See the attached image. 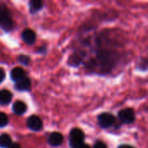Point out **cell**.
<instances>
[{
  "label": "cell",
  "mask_w": 148,
  "mask_h": 148,
  "mask_svg": "<svg viewBox=\"0 0 148 148\" xmlns=\"http://www.w3.org/2000/svg\"><path fill=\"white\" fill-rule=\"evenodd\" d=\"M121 54L114 49H99L95 57L91 58L87 63V69L93 74L108 75L121 62Z\"/></svg>",
  "instance_id": "obj_1"
},
{
  "label": "cell",
  "mask_w": 148,
  "mask_h": 148,
  "mask_svg": "<svg viewBox=\"0 0 148 148\" xmlns=\"http://www.w3.org/2000/svg\"><path fill=\"white\" fill-rule=\"evenodd\" d=\"M85 134L80 128H73L69 134V145L71 148H78L84 144Z\"/></svg>",
  "instance_id": "obj_2"
},
{
  "label": "cell",
  "mask_w": 148,
  "mask_h": 148,
  "mask_svg": "<svg viewBox=\"0 0 148 148\" xmlns=\"http://www.w3.org/2000/svg\"><path fill=\"white\" fill-rule=\"evenodd\" d=\"M12 26L13 21L8 8L3 4H0V27L4 30H10Z\"/></svg>",
  "instance_id": "obj_3"
},
{
  "label": "cell",
  "mask_w": 148,
  "mask_h": 148,
  "mask_svg": "<svg viewBox=\"0 0 148 148\" xmlns=\"http://www.w3.org/2000/svg\"><path fill=\"white\" fill-rule=\"evenodd\" d=\"M97 120H98L99 127L103 129L112 127L116 122V117L111 113H107V112L100 114L98 115Z\"/></svg>",
  "instance_id": "obj_4"
},
{
  "label": "cell",
  "mask_w": 148,
  "mask_h": 148,
  "mask_svg": "<svg viewBox=\"0 0 148 148\" xmlns=\"http://www.w3.org/2000/svg\"><path fill=\"white\" fill-rule=\"evenodd\" d=\"M118 119L123 124H132L135 121L136 119L135 112L133 108H123L118 112Z\"/></svg>",
  "instance_id": "obj_5"
},
{
  "label": "cell",
  "mask_w": 148,
  "mask_h": 148,
  "mask_svg": "<svg viewBox=\"0 0 148 148\" xmlns=\"http://www.w3.org/2000/svg\"><path fill=\"white\" fill-rule=\"evenodd\" d=\"M27 126L32 131H39L42 127V121L39 117L36 115H32L28 119Z\"/></svg>",
  "instance_id": "obj_6"
},
{
  "label": "cell",
  "mask_w": 148,
  "mask_h": 148,
  "mask_svg": "<svg viewBox=\"0 0 148 148\" xmlns=\"http://www.w3.org/2000/svg\"><path fill=\"white\" fill-rule=\"evenodd\" d=\"M85 57V53L84 52H77L75 54H73L68 61L69 65L72 67H78L82 62Z\"/></svg>",
  "instance_id": "obj_7"
},
{
  "label": "cell",
  "mask_w": 148,
  "mask_h": 148,
  "mask_svg": "<svg viewBox=\"0 0 148 148\" xmlns=\"http://www.w3.org/2000/svg\"><path fill=\"white\" fill-rule=\"evenodd\" d=\"M62 142H63V136L58 132L52 133L49 137V143L52 147H59L62 144Z\"/></svg>",
  "instance_id": "obj_8"
},
{
  "label": "cell",
  "mask_w": 148,
  "mask_h": 148,
  "mask_svg": "<svg viewBox=\"0 0 148 148\" xmlns=\"http://www.w3.org/2000/svg\"><path fill=\"white\" fill-rule=\"evenodd\" d=\"M22 38L23 40L28 43V44H32L34 43V42L36 41V34L33 30L27 29L23 31L22 33Z\"/></svg>",
  "instance_id": "obj_9"
},
{
  "label": "cell",
  "mask_w": 148,
  "mask_h": 148,
  "mask_svg": "<svg viewBox=\"0 0 148 148\" xmlns=\"http://www.w3.org/2000/svg\"><path fill=\"white\" fill-rule=\"evenodd\" d=\"M30 84H31L30 80L28 77H24V78L21 79L20 81L16 82L15 88L18 91H24V90H27L29 88Z\"/></svg>",
  "instance_id": "obj_10"
},
{
  "label": "cell",
  "mask_w": 148,
  "mask_h": 148,
  "mask_svg": "<svg viewBox=\"0 0 148 148\" xmlns=\"http://www.w3.org/2000/svg\"><path fill=\"white\" fill-rule=\"evenodd\" d=\"M10 77L13 81H20L21 79L24 78L25 77V72L24 70L20 68V67H16L14 68L11 72H10Z\"/></svg>",
  "instance_id": "obj_11"
},
{
  "label": "cell",
  "mask_w": 148,
  "mask_h": 148,
  "mask_svg": "<svg viewBox=\"0 0 148 148\" xmlns=\"http://www.w3.org/2000/svg\"><path fill=\"white\" fill-rule=\"evenodd\" d=\"M12 95L10 91L8 90H2L0 91V104L2 105H6L9 104L11 101Z\"/></svg>",
  "instance_id": "obj_12"
},
{
  "label": "cell",
  "mask_w": 148,
  "mask_h": 148,
  "mask_svg": "<svg viewBox=\"0 0 148 148\" xmlns=\"http://www.w3.org/2000/svg\"><path fill=\"white\" fill-rule=\"evenodd\" d=\"M26 105L23 101H16L13 105V111L16 114H23L26 111Z\"/></svg>",
  "instance_id": "obj_13"
},
{
  "label": "cell",
  "mask_w": 148,
  "mask_h": 148,
  "mask_svg": "<svg viewBox=\"0 0 148 148\" xmlns=\"http://www.w3.org/2000/svg\"><path fill=\"white\" fill-rule=\"evenodd\" d=\"M136 69L140 71H147L148 70V57H142L137 62Z\"/></svg>",
  "instance_id": "obj_14"
},
{
  "label": "cell",
  "mask_w": 148,
  "mask_h": 148,
  "mask_svg": "<svg viewBox=\"0 0 148 148\" xmlns=\"http://www.w3.org/2000/svg\"><path fill=\"white\" fill-rule=\"evenodd\" d=\"M10 144H11V140L8 134H3L0 135V147L8 148Z\"/></svg>",
  "instance_id": "obj_15"
},
{
  "label": "cell",
  "mask_w": 148,
  "mask_h": 148,
  "mask_svg": "<svg viewBox=\"0 0 148 148\" xmlns=\"http://www.w3.org/2000/svg\"><path fill=\"white\" fill-rule=\"evenodd\" d=\"M29 6L31 11H38L42 7V2L41 0H31L29 2Z\"/></svg>",
  "instance_id": "obj_16"
},
{
  "label": "cell",
  "mask_w": 148,
  "mask_h": 148,
  "mask_svg": "<svg viewBox=\"0 0 148 148\" xmlns=\"http://www.w3.org/2000/svg\"><path fill=\"white\" fill-rule=\"evenodd\" d=\"M9 122L8 117L5 114L3 113H0V127H5Z\"/></svg>",
  "instance_id": "obj_17"
},
{
  "label": "cell",
  "mask_w": 148,
  "mask_h": 148,
  "mask_svg": "<svg viewBox=\"0 0 148 148\" xmlns=\"http://www.w3.org/2000/svg\"><path fill=\"white\" fill-rule=\"evenodd\" d=\"M17 60H18L19 62H21L23 64H29V57L27 56H24V55L19 56Z\"/></svg>",
  "instance_id": "obj_18"
},
{
  "label": "cell",
  "mask_w": 148,
  "mask_h": 148,
  "mask_svg": "<svg viewBox=\"0 0 148 148\" xmlns=\"http://www.w3.org/2000/svg\"><path fill=\"white\" fill-rule=\"evenodd\" d=\"M93 148H108V146H107L103 141H101V140H97V141L94 144Z\"/></svg>",
  "instance_id": "obj_19"
},
{
  "label": "cell",
  "mask_w": 148,
  "mask_h": 148,
  "mask_svg": "<svg viewBox=\"0 0 148 148\" xmlns=\"http://www.w3.org/2000/svg\"><path fill=\"white\" fill-rule=\"evenodd\" d=\"M4 77H5V73L3 69L0 68V82H2L4 80Z\"/></svg>",
  "instance_id": "obj_20"
},
{
  "label": "cell",
  "mask_w": 148,
  "mask_h": 148,
  "mask_svg": "<svg viewBox=\"0 0 148 148\" xmlns=\"http://www.w3.org/2000/svg\"><path fill=\"white\" fill-rule=\"evenodd\" d=\"M8 148H21V147H20V145L17 144V143H11V144L8 147Z\"/></svg>",
  "instance_id": "obj_21"
},
{
  "label": "cell",
  "mask_w": 148,
  "mask_h": 148,
  "mask_svg": "<svg viewBox=\"0 0 148 148\" xmlns=\"http://www.w3.org/2000/svg\"><path fill=\"white\" fill-rule=\"evenodd\" d=\"M118 148H134V147L130 146V145H127V144H122V145H120Z\"/></svg>",
  "instance_id": "obj_22"
},
{
  "label": "cell",
  "mask_w": 148,
  "mask_h": 148,
  "mask_svg": "<svg viewBox=\"0 0 148 148\" xmlns=\"http://www.w3.org/2000/svg\"><path fill=\"white\" fill-rule=\"evenodd\" d=\"M78 148H92L88 144H86V143H84V144H82L81 147H79Z\"/></svg>",
  "instance_id": "obj_23"
}]
</instances>
